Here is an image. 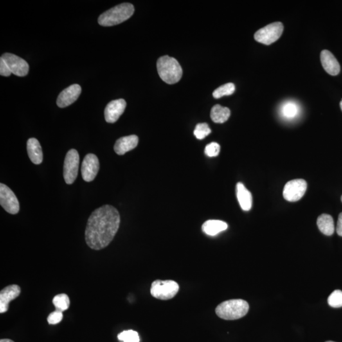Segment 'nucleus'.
I'll return each instance as SVG.
<instances>
[{
  "instance_id": "obj_1",
  "label": "nucleus",
  "mask_w": 342,
  "mask_h": 342,
  "mask_svg": "<svg viewBox=\"0 0 342 342\" xmlns=\"http://www.w3.org/2000/svg\"><path fill=\"white\" fill-rule=\"evenodd\" d=\"M118 211L105 205L96 209L89 216L85 231L86 242L91 249L105 248L113 240L120 226Z\"/></svg>"
},
{
  "instance_id": "obj_2",
  "label": "nucleus",
  "mask_w": 342,
  "mask_h": 342,
  "mask_svg": "<svg viewBox=\"0 0 342 342\" xmlns=\"http://www.w3.org/2000/svg\"><path fill=\"white\" fill-rule=\"evenodd\" d=\"M157 67L160 78L169 85L179 82L183 75V70L179 62L169 56L159 58Z\"/></svg>"
},
{
  "instance_id": "obj_3",
  "label": "nucleus",
  "mask_w": 342,
  "mask_h": 342,
  "mask_svg": "<svg viewBox=\"0 0 342 342\" xmlns=\"http://www.w3.org/2000/svg\"><path fill=\"white\" fill-rule=\"evenodd\" d=\"M249 305L242 299H233L223 301L216 307L215 313L224 320H236L248 313Z\"/></svg>"
},
{
  "instance_id": "obj_4",
  "label": "nucleus",
  "mask_w": 342,
  "mask_h": 342,
  "mask_svg": "<svg viewBox=\"0 0 342 342\" xmlns=\"http://www.w3.org/2000/svg\"><path fill=\"white\" fill-rule=\"evenodd\" d=\"M134 12V7L132 4H119L103 13L98 18V23L105 27L116 26L129 19Z\"/></svg>"
},
{
  "instance_id": "obj_5",
  "label": "nucleus",
  "mask_w": 342,
  "mask_h": 342,
  "mask_svg": "<svg viewBox=\"0 0 342 342\" xmlns=\"http://www.w3.org/2000/svg\"><path fill=\"white\" fill-rule=\"evenodd\" d=\"M179 290L178 284L172 280H156L151 286L150 293L154 298L167 300L174 298Z\"/></svg>"
},
{
  "instance_id": "obj_6",
  "label": "nucleus",
  "mask_w": 342,
  "mask_h": 342,
  "mask_svg": "<svg viewBox=\"0 0 342 342\" xmlns=\"http://www.w3.org/2000/svg\"><path fill=\"white\" fill-rule=\"evenodd\" d=\"M283 30L284 28L281 22H274L256 31L254 38L260 43L269 45L277 41L282 35Z\"/></svg>"
},
{
  "instance_id": "obj_7",
  "label": "nucleus",
  "mask_w": 342,
  "mask_h": 342,
  "mask_svg": "<svg viewBox=\"0 0 342 342\" xmlns=\"http://www.w3.org/2000/svg\"><path fill=\"white\" fill-rule=\"evenodd\" d=\"M79 166H80V155L78 151L71 149L67 153L64 165V177L65 183L71 184L77 178Z\"/></svg>"
},
{
  "instance_id": "obj_8",
  "label": "nucleus",
  "mask_w": 342,
  "mask_h": 342,
  "mask_svg": "<svg viewBox=\"0 0 342 342\" xmlns=\"http://www.w3.org/2000/svg\"><path fill=\"white\" fill-rule=\"evenodd\" d=\"M307 184L304 179H294L288 182L283 189V195L289 202L300 200L307 190Z\"/></svg>"
},
{
  "instance_id": "obj_9",
  "label": "nucleus",
  "mask_w": 342,
  "mask_h": 342,
  "mask_svg": "<svg viewBox=\"0 0 342 342\" xmlns=\"http://www.w3.org/2000/svg\"><path fill=\"white\" fill-rule=\"evenodd\" d=\"M0 204L11 214H16L19 212V202L16 196L10 188L3 183L0 184Z\"/></svg>"
},
{
  "instance_id": "obj_10",
  "label": "nucleus",
  "mask_w": 342,
  "mask_h": 342,
  "mask_svg": "<svg viewBox=\"0 0 342 342\" xmlns=\"http://www.w3.org/2000/svg\"><path fill=\"white\" fill-rule=\"evenodd\" d=\"M1 58L7 64L12 74L20 77H23L28 74L29 66L23 58L9 53H4Z\"/></svg>"
},
{
  "instance_id": "obj_11",
  "label": "nucleus",
  "mask_w": 342,
  "mask_h": 342,
  "mask_svg": "<svg viewBox=\"0 0 342 342\" xmlns=\"http://www.w3.org/2000/svg\"><path fill=\"white\" fill-rule=\"evenodd\" d=\"M100 163L95 155L89 154L86 155L82 166L83 179L86 182L93 181L97 175Z\"/></svg>"
},
{
  "instance_id": "obj_12",
  "label": "nucleus",
  "mask_w": 342,
  "mask_h": 342,
  "mask_svg": "<svg viewBox=\"0 0 342 342\" xmlns=\"http://www.w3.org/2000/svg\"><path fill=\"white\" fill-rule=\"evenodd\" d=\"M127 102L124 99H118L108 103L105 109V121L109 123H114L118 120L125 112Z\"/></svg>"
},
{
  "instance_id": "obj_13",
  "label": "nucleus",
  "mask_w": 342,
  "mask_h": 342,
  "mask_svg": "<svg viewBox=\"0 0 342 342\" xmlns=\"http://www.w3.org/2000/svg\"><path fill=\"white\" fill-rule=\"evenodd\" d=\"M82 93V87L79 85H73L67 87L60 93L57 98V104L60 108L69 106L76 102Z\"/></svg>"
},
{
  "instance_id": "obj_14",
  "label": "nucleus",
  "mask_w": 342,
  "mask_h": 342,
  "mask_svg": "<svg viewBox=\"0 0 342 342\" xmlns=\"http://www.w3.org/2000/svg\"><path fill=\"white\" fill-rule=\"evenodd\" d=\"M21 292V287L17 285H9L1 290L0 292V313L8 311L9 303L18 298Z\"/></svg>"
},
{
  "instance_id": "obj_15",
  "label": "nucleus",
  "mask_w": 342,
  "mask_h": 342,
  "mask_svg": "<svg viewBox=\"0 0 342 342\" xmlns=\"http://www.w3.org/2000/svg\"><path fill=\"white\" fill-rule=\"evenodd\" d=\"M321 62L324 69L326 73L332 76H337L341 71V66L336 58L330 51H322L321 53Z\"/></svg>"
},
{
  "instance_id": "obj_16",
  "label": "nucleus",
  "mask_w": 342,
  "mask_h": 342,
  "mask_svg": "<svg viewBox=\"0 0 342 342\" xmlns=\"http://www.w3.org/2000/svg\"><path fill=\"white\" fill-rule=\"evenodd\" d=\"M138 137L136 135L122 137L117 140L114 145V150L117 154L125 155L126 153L133 150L138 144Z\"/></svg>"
},
{
  "instance_id": "obj_17",
  "label": "nucleus",
  "mask_w": 342,
  "mask_h": 342,
  "mask_svg": "<svg viewBox=\"0 0 342 342\" xmlns=\"http://www.w3.org/2000/svg\"><path fill=\"white\" fill-rule=\"evenodd\" d=\"M27 150L29 159L36 165L42 164L43 155L41 145L37 139L32 138L28 139L27 142Z\"/></svg>"
},
{
  "instance_id": "obj_18",
  "label": "nucleus",
  "mask_w": 342,
  "mask_h": 342,
  "mask_svg": "<svg viewBox=\"0 0 342 342\" xmlns=\"http://www.w3.org/2000/svg\"><path fill=\"white\" fill-rule=\"evenodd\" d=\"M236 197L241 208L245 211L251 210L253 206V196L244 184L238 183L236 184Z\"/></svg>"
},
{
  "instance_id": "obj_19",
  "label": "nucleus",
  "mask_w": 342,
  "mask_h": 342,
  "mask_svg": "<svg viewBox=\"0 0 342 342\" xmlns=\"http://www.w3.org/2000/svg\"><path fill=\"white\" fill-rule=\"evenodd\" d=\"M226 222L219 220H209L202 225V231L206 235L215 236L228 229Z\"/></svg>"
},
{
  "instance_id": "obj_20",
  "label": "nucleus",
  "mask_w": 342,
  "mask_h": 342,
  "mask_svg": "<svg viewBox=\"0 0 342 342\" xmlns=\"http://www.w3.org/2000/svg\"><path fill=\"white\" fill-rule=\"evenodd\" d=\"M317 225H318L319 230L324 235L331 236L334 233V221L332 216L330 215L324 214L319 216L318 220H317Z\"/></svg>"
},
{
  "instance_id": "obj_21",
  "label": "nucleus",
  "mask_w": 342,
  "mask_h": 342,
  "mask_svg": "<svg viewBox=\"0 0 342 342\" xmlns=\"http://www.w3.org/2000/svg\"><path fill=\"white\" fill-rule=\"evenodd\" d=\"M231 112L228 108L215 105L211 109V118L215 123H224L228 120Z\"/></svg>"
},
{
  "instance_id": "obj_22",
  "label": "nucleus",
  "mask_w": 342,
  "mask_h": 342,
  "mask_svg": "<svg viewBox=\"0 0 342 342\" xmlns=\"http://www.w3.org/2000/svg\"><path fill=\"white\" fill-rule=\"evenodd\" d=\"M299 107L296 103L289 101L283 103L281 108V114L283 118L287 119H293L299 114Z\"/></svg>"
},
{
  "instance_id": "obj_23",
  "label": "nucleus",
  "mask_w": 342,
  "mask_h": 342,
  "mask_svg": "<svg viewBox=\"0 0 342 342\" xmlns=\"http://www.w3.org/2000/svg\"><path fill=\"white\" fill-rule=\"evenodd\" d=\"M53 303L56 310L64 312L69 308L70 299L66 294L57 295L53 298Z\"/></svg>"
},
{
  "instance_id": "obj_24",
  "label": "nucleus",
  "mask_w": 342,
  "mask_h": 342,
  "mask_svg": "<svg viewBox=\"0 0 342 342\" xmlns=\"http://www.w3.org/2000/svg\"><path fill=\"white\" fill-rule=\"evenodd\" d=\"M235 91V86L233 83H227L216 89L213 92L214 98L219 99L224 96L231 95Z\"/></svg>"
},
{
  "instance_id": "obj_25",
  "label": "nucleus",
  "mask_w": 342,
  "mask_h": 342,
  "mask_svg": "<svg viewBox=\"0 0 342 342\" xmlns=\"http://www.w3.org/2000/svg\"><path fill=\"white\" fill-rule=\"evenodd\" d=\"M118 339L123 342H139L140 341L138 333L131 330L124 331L119 334Z\"/></svg>"
},
{
  "instance_id": "obj_26",
  "label": "nucleus",
  "mask_w": 342,
  "mask_h": 342,
  "mask_svg": "<svg viewBox=\"0 0 342 342\" xmlns=\"http://www.w3.org/2000/svg\"><path fill=\"white\" fill-rule=\"evenodd\" d=\"M328 304L334 308L342 307V291L340 290H335L328 299Z\"/></svg>"
},
{
  "instance_id": "obj_27",
  "label": "nucleus",
  "mask_w": 342,
  "mask_h": 342,
  "mask_svg": "<svg viewBox=\"0 0 342 342\" xmlns=\"http://www.w3.org/2000/svg\"><path fill=\"white\" fill-rule=\"evenodd\" d=\"M211 132V129L207 123H200L196 126L194 135L198 139H203Z\"/></svg>"
},
{
  "instance_id": "obj_28",
  "label": "nucleus",
  "mask_w": 342,
  "mask_h": 342,
  "mask_svg": "<svg viewBox=\"0 0 342 342\" xmlns=\"http://www.w3.org/2000/svg\"><path fill=\"white\" fill-rule=\"evenodd\" d=\"M220 149V147L219 144L215 142L209 143L205 148V154L209 157H216L219 155Z\"/></svg>"
},
{
  "instance_id": "obj_29",
  "label": "nucleus",
  "mask_w": 342,
  "mask_h": 342,
  "mask_svg": "<svg viewBox=\"0 0 342 342\" xmlns=\"http://www.w3.org/2000/svg\"><path fill=\"white\" fill-rule=\"evenodd\" d=\"M63 319V312L56 310L49 314L47 321L49 325H57L62 321Z\"/></svg>"
},
{
  "instance_id": "obj_30",
  "label": "nucleus",
  "mask_w": 342,
  "mask_h": 342,
  "mask_svg": "<svg viewBox=\"0 0 342 342\" xmlns=\"http://www.w3.org/2000/svg\"><path fill=\"white\" fill-rule=\"evenodd\" d=\"M11 74L12 73H11L7 64L4 61L3 58H1V59H0V74H1V76L7 77V76H10Z\"/></svg>"
},
{
  "instance_id": "obj_31",
  "label": "nucleus",
  "mask_w": 342,
  "mask_h": 342,
  "mask_svg": "<svg viewBox=\"0 0 342 342\" xmlns=\"http://www.w3.org/2000/svg\"><path fill=\"white\" fill-rule=\"evenodd\" d=\"M337 233L339 236H342V213L340 214L338 222H337Z\"/></svg>"
},
{
  "instance_id": "obj_32",
  "label": "nucleus",
  "mask_w": 342,
  "mask_h": 342,
  "mask_svg": "<svg viewBox=\"0 0 342 342\" xmlns=\"http://www.w3.org/2000/svg\"><path fill=\"white\" fill-rule=\"evenodd\" d=\"M0 342H14L10 339H1Z\"/></svg>"
},
{
  "instance_id": "obj_33",
  "label": "nucleus",
  "mask_w": 342,
  "mask_h": 342,
  "mask_svg": "<svg viewBox=\"0 0 342 342\" xmlns=\"http://www.w3.org/2000/svg\"><path fill=\"white\" fill-rule=\"evenodd\" d=\"M341 109L342 110V100L341 101Z\"/></svg>"
},
{
  "instance_id": "obj_34",
  "label": "nucleus",
  "mask_w": 342,
  "mask_h": 342,
  "mask_svg": "<svg viewBox=\"0 0 342 342\" xmlns=\"http://www.w3.org/2000/svg\"><path fill=\"white\" fill-rule=\"evenodd\" d=\"M334 342L328 341V342Z\"/></svg>"
},
{
  "instance_id": "obj_35",
  "label": "nucleus",
  "mask_w": 342,
  "mask_h": 342,
  "mask_svg": "<svg viewBox=\"0 0 342 342\" xmlns=\"http://www.w3.org/2000/svg\"><path fill=\"white\" fill-rule=\"evenodd\" d=\"M341 200H342V197H341Z\"/></svg>"
}]
</instances>
